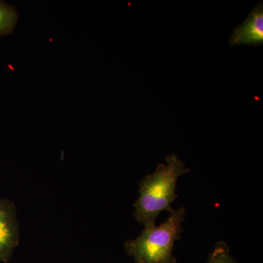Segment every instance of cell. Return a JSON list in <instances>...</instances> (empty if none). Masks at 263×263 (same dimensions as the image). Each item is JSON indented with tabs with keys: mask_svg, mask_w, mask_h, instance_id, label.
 I'll list each match as a JSON object with an SVG mask.
<instances>
[{
	"mask_svg": "<svg viewBox=\"0 0 263 263\" xmlns=\"http://www.w3.org/2000/svg\"><path fill=\"white\" fill-rule=\"evenodd\" d=\"M19 243V224L15 204L0 198V262L8 263Z\"/></svg>",
	"mask_w": 263,
	"mask_h": 263,
	"instance_id": "cell-3",
	"label": "cell"
},
{
	"mask_svg": "<svg viewBox=\"0 0 263 263\" xmlns=\"http://www.w3.org/2000/svg\"><path fill=\"white\" fill-rule=\"evenodd\" d=\"M263 43V4L252 10L248 18L233 31L230 37L231 46L238 45H262Z\"/></svg>",
	"mask_w": 263,
	"mask_h": 263,
	"instance_id": "cell-4",
	"label": "cell"
},
{
	"mask_svg": "<svg viewBox=\"0 0 263 263\" xmlns=\"http://www.w3.org/2000/svg\"><path fill=\"white\" fill-rule=\"evenodd\" d=\"M186 214L183 207L174 210L160 226L144 228L138 238L126 242L124 249L135 263H176L174 243L181 237Z\"/></svg>",
	"mask_w": 263,
	"mask_h": 263,
	"instance_id": "cell-2",
	"label": "cell"
},
{
	"mask_svg": "<svg viewBox=\"0 0 263 263\" xmlns=\"http://www.w3.org/2000/svg\"><path fill=\"white\" fill-rule=\"evenodd\" d=\"M207 263H238L234 257L230 255L228 243L219 241L216 243L214 250L209 256Z\"/></svg>",
	"mask_w": 263,
	"mask_h": 263,
	"instance_id": "cell-6",
	"label": "cell"
},
{
	"mask_svg": "<svg viewBox=\"0 0 263 263\" xmlns=\"http://www.w3.org/2000/svg\"><path fill=\"white\" fill-rule=\"evenodd\" d=\"M165 160L167 164H159L153 174L147 175L139 183L140 197L134 204V216L144 228L156 226L161 212L167 211L171 214L174 210L171 203L178 197V179L190 172L174 154L165 157Z\"/></svg>",
	"mask_w": 263,
	"mask_h": 263,
	"instance_id": "cell-1",
	"label": "cell"
},
{
	"mask_svg": "<svg viewBox=\"0 0 263 263\" xmlns=\"http://www.w3.org/2000/svg\"><path fill=\"white\" fill-rule=\"evenodd\" d=\"M18 13L13 7L0 2V35L13 32L18 22Z\"/></svg>",
	"mask_w": 263,
	"mask_h": 263,
	"instance_id": "cell-5",
	"label": "cell"
}]
</instances>
